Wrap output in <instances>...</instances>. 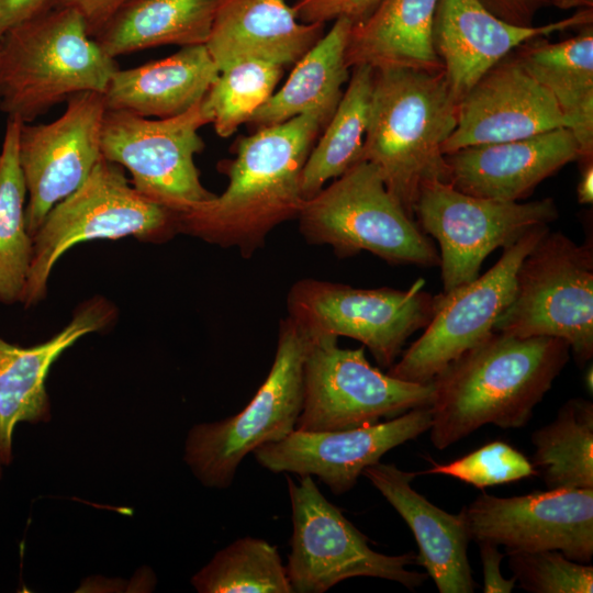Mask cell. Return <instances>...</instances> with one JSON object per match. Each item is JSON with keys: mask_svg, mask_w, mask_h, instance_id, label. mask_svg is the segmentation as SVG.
<instances>
[{"mask_svg": "<svg viewBox=\"0 0 593 593\" xmlns=\"http://www.w3.org/2000/svg\"><path fill=\"white\" fill-rule=\"evenodd\" d=\"M223 0H132L94 37L112 58L161 45L205 44Z\"/></svg>", "mask_w": 593, "mask_h": 593, "instance_id": "obj_28", "label": "cell"}, {"mask_svg": "<svg viewBox=\"0 0 593 593\" xmlns=\"http://www.w3.org/2000/svg\"><path fill=\"white\" fill-rule=\"evenodd\" d=\"M325 33L300 21L287 0H223L205 43L219 72L244 60L294 65Z\"/></svg>", "mask_w": 593, "mask_h": 593, "instance_id": "obj_23", "label": "cell"}, {"mask_svg": "<svg viewBox=\"0 0 593 593\" xmlns=\"http://www.w3.org/2000/svg\"><path fill=\"white\" fill-rule=\"evenodd\" d=\"M21 122L7 120L0 150V303L22 301L33 256L25 224L26 187L18 159Z\"/></svg>", "mask_w": 593, "mask_h": 593, "instance_id": "obj_31", "label": "cell"}, {"mask_svg": "<svg viewBox=\"0 0 593 593\" xmlns=\"http://www.w3.org/2000/svg\"><path fill=\"white\" fill-rule=\"evenodd\" d=\"M309 337L303 363V405L295 429L355 428L432 406L433 381L416 383L383 373L369 363L363 346L340 348L336 336Z\"/></svg>", "mask_w": 593, "mask_h": 593, "instance_id": "obj_10", "label": "cell"}, {"mask_svg": "<svg viewBox=\"0 0 593 593\" xmlns=\"http://www.w3.org/2000/svg\"><path fill=\"white\" fill-rule=\"evenodd\" d=\"M219 75L205 44L182 46L175 54L130 69H118L103 99L107 110L167 119L199 103Z\"/></svg>", "mask_w": 593, "mask_h": 593, "instance_id": "obj_24", "label": "cell"}, {"mask_svg": "<svg viewBox=\"0 0 593 593\" xmlns=\"http://www.w3.org/2000/svg\"><path fill=\"white\" fill-rule=\"evenodd\" d=\"M176 233L177 213L144 198L123 167L102 156L83 183L53 206L32 237L33 256L21 303L29 307L46 296L54 265L81 242L134 236L163 243Z\"/></svg>", "mask_w": 593, "mask_h": 593, "instance_id": "obj_6", "label": "cell"}, {"mask_svg": "<svg viewBox=\"0 0 593 593\" xmlns=\"http://www.w3.org/2000/svg\"><path fill=\"white\" fill-rule=\"evenodd\" d=\"M1 463H0V479H1V475H2V469H1Z\"/></svg>", "mask_w": 593, "mask_h": 593, "instance_id": "obj_44", "label": "cell"}, {"mask_svg": "<svg viewBox=\"0 0 593 593\" xmlns=\"http://www.w3.org/2000/svg\"><path fill=\"white\" fill-rule=\"evenodd\" d=\"M494 332L563 339L579 366L593 357V245L548 232L525 256Z\"/></svg>", "mask_w": 593, "mask_h": 593, "instance_id": "obj_8", "label": "cell"}, {"mask_svg": "<svg viewBox=\"0 0 593 593\" xmlns=\"http://www.w3.org/2000/svg\"><path fill=\"white\" fill-rule=\"evenodd\" d=\"M203 99L167 119L115 110H107L103 116L102 156L126 168L132 186L144 198L176 213L215 197L202 184L194 164L204 148L199 130L212 122Z\"/></svg>", "mask_w": 593, "mask_h": 593, "instance_id": "obj_11", "label": "cell"}, {"mask_svg": "<svg viewBox=\"0 0 593 593\" xmlns=\"http://www.w3.org/2000/svg\"><path fill=\"white\" fill-rule=\"evenodd\" d=\"M57 4V0H0V36L12 27L36 18Z\"/></svg>", "mask_w": 593, "mask_h": 593, "instance_id": "obj_39", "label": "cell"}, {"mask_svg": "<svg viewBox=\"0 0 593 593\" xmlns=\"http://www.w3.org/2000/svg\"><path fill=\"white\" fill-rule=\"evenodd\" d=\"M309 342V335L287 316L280 322L271 369L250 402L233 416L199 423L189 430L183 458L203 485L230 486L248 454L295 429Z\"/></svg>", "mask_w": 593, "mask_h": 593, "instance_id": "obj_7", "label": "cell"}, {"mask_svg": "<svg viewBox=\"0 0 593 593\" xmlns=\"http://www.w3.org/2000/svg\"><path fill=\"white\" fill-rule=\"evenodd\" d=\"M200 593H292L277 546L250 536L217 551L192 579Z\"/></svg>", "mask_w": 593, "mask_h": 593, "instance_id": "obj_32", "label": "cell"}, {"mask_svg": "<svg viewBox=\"0 0 593 593\" xmlns=\"http://www.w3.org/2000/svg\"><path fill=\"white\" fill-rule=\"evenodd\" d=\"M546 2L562 10L593 8V0H546Z\"/></svg>", "mask_w": 593, "mask_h": 593, "instance_id": "obj_42", "label": "cell"}, {"mask_svg": "<svg viewBox=\"0 0 593 593\" xmlns=\"http://www.w3.org/2000/svg\"><path fill=\"white\" fill-rule=\"evenodd\" d=\"M532 463L547 489L593 488V404L567 401L556 418L532 435Z\"/></svg>", "mask_w": 593, "mask_h": 593, "instance_id": "obj_30", "label": "cell"}, {"mask_svg": "<svg viewBox=\"0 0 593 593\" xmlns=\"http://www.w3.org/2000/svg\"><path fill=\"white\" fill-rule=\"evenodd\" d=\"M284 68L262 60H244L221 70L204 97L215 133L233 135L272 96Z\"/></svg>", "mask_w": 593, "mask_h": 593, "instance_id": "obj_33", "label": "cell"}, {"mask_svg": "<svg viewBox=\"0 0 593 593\" xmlns=\"http://www.w3.org/2000/svg\"><path fill=\"white\" fill-rule=\"evenodd\" d=\"M548 232V225L532 227L504 247L484 275L436 295L433 316L423 334L387 373L410 382H432L465 351L484 340L513 299L521 262Z\"/></svg>", "mask_w": 593, "mask_h": 593, "instance_id": "obj_14", "label": "cell"}, {"mask_svg": "<svg viewBox=\"0 0 593 593\" xmlns=\"http://www.w3.org/2000/svg\"><path fill=\"white\" fill-rule=\"evenodd\" d=\"M107 111L103 94L85 91L67 100L49 123H22L18 159L29 200L25 224L33 237L48 212L76 191L102 158L101 130Z\"/></svg>", "mask_w": 593, "mask_h": 593, "instance_id": "obj_15", "label": "cell"}, {"mask_svg": "<svg viewBox=\"0 0 593 593\" xmlns=\"http://www.w3.org/2000/svg\"><path fill=\"white\" fill-rule=\"evenodd\" d=\"M131 1L132 0H57L56 7L75 10L81 16L88 34L94 38L112 18Z\"/></svg>", "mask_w": 593, "mask_h": 593, "instance_id": "obj_37", "label": "cell"}, {"mask_svg": "<svg viewBox=\"0 0 593 593\" xmlns=\"http://www.w3.org/2000/svg\"><path fill=\"white\" fill-rule=\"evenodd\" d=\"M432 406L410 410L385 422L342 430L294 429L257 447V462L273 473L315 475L335 494L351 490L363 470L381 457L427 432Z\"/></svg>", "mask_w": 593, "mask_h": 593, "instance_id": "obj_17", "label": "cell"}, {"mask_svg": "<svg viewBox=\"0 0 593 593\" xmlns=\"http://www.w3.org/2000/svg\"><path fill=\"white\" fill-rule=\"evenodd\" d=\"M480 558L483 570V592L484 593H510L516 584L514 575L506 579L501 573V561L504 553H501L499 546L489 541L478 542Z\"/></svg>", "mask_w": 593, "mask_h": 593, "instance_id": "obj_38", "label": "cell"}, {"mask_svg": "<svg viewBox=\"0 0 593 593\" xmlns=\"http://www.w3.org/2000/svg\"><path fill=\"white\" fill-rule=\"evenodd\" d=\"M449 182L459 191L519 202L567 164L580 159L579 144L561 127L527 138L465 147L445 155Z\"/></svg>", "mask_w": 593, "mask_h": 593, "instance_id": "obj_20", "label": "cell"}, {"mask_svg": "<svg viewBox=\"0 0 593 593\" xmlns=\"http://www.w3.org/2000/svg\"><path fill=\"white\" fill-rule=\"evenodd\" d=\"M331 118L310 111L240 137L234 158L219 164L226 189L177 213L178 232L250 257L275 227L298 217L305 200L302 170Z\"/></svg>", "mask_w": 593, "mask_h": 593, "instance_id": "obj_1", "label": "cell"}, {"mask_svg": "<svg viewBox=\"0 0 593 593\" xmlns=\"http://www.w3.org/2000/svg\"><path fill=\"white\" fill-rule=\"evenodd\" d=\"M115 316L103 298L81 304L71 321L56 335L31 347L11 344L0 337V463L13 458L15 426L21 422L41 423L51 418L45 381L52 365L82 336L107 327Z\"/></svg>", "mask_w": 593, "mask_h": 593, "instance_id": "obj_21", "label": "cell"}, {"mask_svg": "<svg viewBox=\"0 0 593 593\" xmlns=\"http://www.w3.org/2000/svg\"><path fill=\"white\" fill-rule=\"evenodd\" d=\"M118 69L81 16L56 7L1 36L0 111L31 123L74 94H103Z\"/></svg>", "mask_w": 593, "mask_h": 593, "instance_id": "obj_4", "label": "cell"}, {"mask_svg": "<svg viewBox=\"0 0 593 593\" xmlns=\"http://www.w3.org/2000/svg\"><path fill=\"white\" fill-rule=\"evenodd\" d=\"M580 180L577 187L578 201L581 204L593 202V163L592 158L582 160Z\"/></svg>", "mask_w": 593, "mask_h": 593, "instance_id": "obj_41", "label": "cell"}, {"mask_svg": "<svg viewBox=\"0 0 593 593\" xmlns=\"http://www.w3.org/2000/svg\"><path fill=\"white\" fill-rule=\"evenodd\" d=\"M593 10L539 26H519L492 14L480 0H438L433 43L455 100L459 102L496 64L524 43L592 24Z\"/></svg>", "mask_w": 593, "mask_h": 593, "instance_id": "obj_19", "label": "cell"}, {"mask_svg": "<svg viewBox=\"0 0 593 593\" xmlns=\"http://www.w3.org/2000/svg\"><path fill=\"white\" fill-rule=\"evenodd\" d=\"M0 42H1V36H0Z\"/></svg>", "mask_w": 593, "mask_h": 593, "instance_id": "obj_46", "label": "cell"}, {"mask_svg": "<svg viewBox=\"0 0 593 593\" xmlns=\"http://www.w3.org/2000/svg\"><path fill=\"white\" fill-rule=\"evenodd\" d=\"M499 19L519 26H532L537 12L546 0H480Z\"/></svg>", "mask_w": 593, "mask_h": 593, "instance_id": "obj_40", "label": "cell"}, {"mask_svg": "<svg viewBox=\"0 0 593 593\" xmlns=\"http://www.w3.org/2000/svg\"><path fill=\"white\" fill-rule=\"evenodd\" d=\"M413 216L440 248L443 292L479 277L484 259L516 242L525 232L558 217L551 198L505 202L470 195L450 182L428 181L418 192Z\"/></svg>", "mask_w": 593, "mask_h": 593, "instance_id": "obj_13", "label": "cell"}, {"mask_svg": "<svg viewBox=\"0 0 593 593\" xmlns=\"http://www.w3.org/2000/svg\"><path fill=\"white\" fill-rule=\"evenodd\" d=\"M351 26L346 18L333 21L332 27L293 65L284 85L246 123L253 132L310 111L333 115L350 76L345 53Z\"/></svg>", "mask_w": 593, "mask_h": 593, "instance_id": "obj_27", "label": "cell"}, {"mask_svg": "<svg viewBox=\"0 0 593 593\" xmlns=\"http://www.w3.org/2000/svg\"><path fill=\"white\" fill-rule=\"evenodd\" d=\"M456 478L479 489L537 475L532 461L505 441L494 440L448 463L418 472Z\"/></svg>", "mask_w": 593, "mask_h": 593, "instance_id": "obj_35", "label": "cell"}, {"mask_svg": "<svg viewBox=\"0 0 593 593\" xmlns=\"http://www.w3.org/2000/svg\"><path fill=\"white\" fill-rule=\"evenodd\" d=\"M592 378H593V369H592V366H590L584 377L585 387L588 388V390H590V392H592V389H593Z\"/></svg>", "mask_w": 593, "mask_h": 593, "instance_id": "obj_43", "label": "cell"}, {"mask_svg": "<svg viewBox=\"0 0 593 593\" xmlns=\"http://www.w3.org/2000/svg\"><path fill=\"white\" fill-rule=\"evenodd\" d=\"M418 279L407 290L354 288L313 278L298 280L287 295L288 317L309 335L360 342L390 368L406 340L430 321L436 295Z\"/></svg>", "mask_w": 593, "mask_h": 593, "instance_id": "obj_12", "label": "cell"}, {"mask_svg": "<svg viewBox=\"0 0 593 593\" xmlns=\"http://www.w3.org/2000/svg\"><path fill=\"white\" fill-rule=\"evenodd\" d=\"M292 1L298 2V1H301V0H292Z\"/></svg>", "mask_w": 593, "mask_h": 593, "instance_id": "obj_45", "label": "cell"}, {"mask_svg": "<svg viewBox=\"0 0 593 593\" xmlns=\"http://www.w3.org/2000/svg\"><path fill=\"white\" fill-rule=\"evenodd\" d=\"M438 0H382L349 32L345 60L348 68H409L440 71L433 43Z\"/></svg>", "mask_w": 593, "mask_h": 593, "instance_id": "obj_25", "label": "cell"}, {"mask_svg": "<svg viewBox=\"0 0 593 593\" xmlns=\"http://www.w3.org/2000/svg\"><path fill=\"white\" fill-rule=\"evenodd\" d=\"M561 127L567 124L551 94L515 57H505L458 102L457 124L441 152L448 155Z\"/></svg>", "mask_w": 593, "mask_h": 593, "instance_id": "obj_18", "label": "cell"}, {"mask_svg": "<svg viewBox=\"0 0 593 593\" xmlns=\"http://www.w3.org/2000/svg\"><path fill=\"white\" fill-rule=\"evenodd\" d=\"M569 358L563 339L493 331L433 380L432 444L443 450L488 424L523 427Z\"/></svg>", "mask_w": 593, "mask_h": 593, "instance_id": "obj_2", "label": "cell"}, {"mask_svg": "<svg viewBox=\"0 0 593 593\" xmlns=\"http://www.w3.org/2000/svg\"><path fill=\"white\" fill-rule=\"evenodd\" d=\"M292 510L291 552L286 564L293 592L323 593L355 577L380 578L410 590L427 573L412 571L417 555H384L320 491L311 475L286 477Z\"/></svg>", "mask_w": 593, "mask_h": 593, "instance_id": "obj_9", "label": "cell"}, {"mask_svg": "<svg viewBox=\"0 0 593 593\" xmlns=\"http://www.w3.org/2000/svg\"><path fill=\"white\" fill-rule=\"evenodd\" d=\"M382 0H301L292 4L296 18L304 23H327L339 18L353 25L365 21Z\"/></svg>", "mask_w": 593, "mask_h": 593, "instance_id": "obj_36", "label": "cell"}, {"mask_svg": "<svg viewBox=\"0 0 593 593\" xmlns=\"http://www.w3.org/2000/svg\"><path fill=\"white\" fill-rule=\"evenodd\" d=\"M508 568L516 582L533 593H592L593 567L559 550L512 551Z\"/></svg>", "mask_w": 593, "mask_h": 593, "instance_id": "obj_34", "label": "cell"}, {"mask_svg": "<svg viewBox=\"0 0 593 593\" xmlns=\"http://www.w3.org/2000/svg\"><path fill=\"white\" fill-rule=\"evenodd\" d=\"M457 108L443 70H374L360 160L378 168L412 217L425 182H449L441 147L456 127Z\"/></svg>", "mask_w": 593, "mask_h": 593, "instance_id": "obj_3", "label": "cell"}, {"mask_svg": "<svg viewBox=\"0 0 593 593\" xmlns=\"http://www.w3.org/2000/svg\"><path fill=\"white\" fill-rule=\"evenodd\" d=\"M374 70L351 68L346 89L328 123L317 137L301 175V192L309 199L361 158L368 125Z\"/></svg>", "mask_w": 593, "mask_h": 593, "instance_id": "obj_29", "label": "cell"}, {"mask_svg": "<svg viewBox=\"0 0 593 593\" xmlns=\"http://www.w3.org/2000/svg\"><path fill=\"white\" fill-rule=\"evenodd\" d=\"M296 219L307 243L329 246L338 257L369 251L393 265L439 266L429 236L366 160L305 199Z\"/></svg>", "mask_w": 593, "mask_h": 593, "instance_id": "obj_5", "label": "cell"}, {"mask_svg": "<svg viewBox=\"0 0 593 593\" xmlns=\"http://www.w3.org/2000/svg\"><path fill=\"white\" fill-rule=\"evenodd\" d=\"M471 539L512 551L559 550L589 563L593 556V488H559L499 497L481 493L463 507Z\"/></svg>", "mask_w": 593, "mask_h": 593, "instance_id": "obj_16", "label": "cell"}, {"mask_svg": "<svg viewBox=\"0 0 593 593\" xmlns=\"http://www.w3.org/2000/svg\"><path fill=\"white\" fill-rule=\"evenodd\" d=\"M417 474L380 461L362 472L412 530L418 546L417 564L438 591L472 593L477 584L468 559L471 535L465 510L450 514L430 503L411 486Z\"/></svg>", "mask_w": 593, "mask_h": 593, "instance_id": "obj_22", "label": "cell"}, {"mask_svg": "<svg viewBox=\"0 0 593 593\" xmlns=\"http://www.w3.org/2000/svg\"><path fill=\"white\" fill-rule=\"evenodd\" d=\"M514 55L555 99L567 128L580 147V159L593 154V27L558 43L533 38Z\"/></svg>", "mask_w": 593, "mask_h": 593, "instance_id": "obj_26", "label": "cell"}]
</instances>
